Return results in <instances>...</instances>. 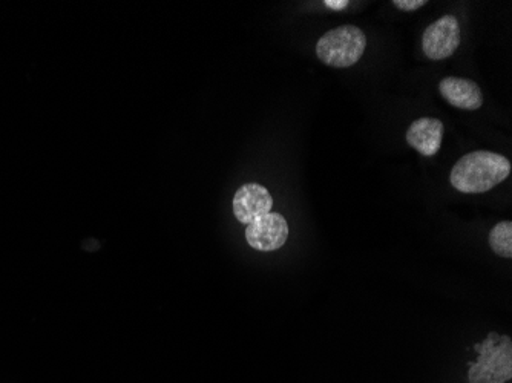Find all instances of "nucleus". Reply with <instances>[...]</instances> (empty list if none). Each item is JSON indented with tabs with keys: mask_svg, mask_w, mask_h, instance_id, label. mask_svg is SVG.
Segmentation results:
<instances>
[{
	"mask_svg": "<svg viewBox=\"0 0 512 383\" xmlns=\"http://www.w3.org/2000/svg\"><path fill=\"white\" fill-rule=\"evenodd\" d=\"M367 37L355 25H342L327 31L316 43V56L332 68H350L364 56Z\"/></svg>",
	"mask_w": 512,
	"mask_h": 383,
	"instance_id": "7ed1b4c3",
	"label": "nucleus"
},
{
	"mask_svg": "<svg viewBox=\"0 0 512 383\" xmlns=\"http://www.w3.org/2000/svg\"><path fill=\"white\" fill-rule=\"evenodd\" d=\"M393 5L402 11H414L427 5V0H393Z\"/></svg>",
	"mask_w": 512,
	"mask_h": 383,
	"instance_id": "9d476101",
	"label": "nucleus"
},
{
	"mask_svg": "<svg viewBox=\"0 0 512 383\" xmlns=\"http://www.w3.org/2000/svg\"><path fill=\"white\" fill-rule=\"evenodd\" d=\"M460 45L459 20L444 16L431 23L422 36V50L431 60H444L453 56Z\"/></svg>",
	"mask_w": 512,
	"mask_h": 383,
	"instance_id": "39448f33",
	"label": "nucleus"
},
{
	"mask_svg": "<svg viewBox=\"0 0 512 383\" xmlns=\"http://www.w3.org/2000/svg\"><path fill=\"white\" fill-rule=\"evenodd\" d=\"M405 138L414 151L424 157H433L442 148L444 125L437 118H417L416 122L411 123Z\"/></svg>",
	"mask_w": 512,
	"mask_h": 383,
	"instance_id": "0eeeda50",
	"label": "nucleus"
},
{
	"mask_svg": "<svg viewBox=\"0 0 512 383\" xmlns=\"http://www.w3.org/2000/svg\"><path fill=\"white\" fill-rule=\"evenodd\" d=\"M477 361L468 371L470 383H506L512 379V341L505 334H488L476 345Z\"/></svg>",
	"mask_w": 512,
	"mask_h": 383,
	"instance_id": "f03ea898",
	"label": "nucleus"
},
{
	"mask_svg": "<svg viewBox=\"0 0 512 383\" xmlns=\"http://www.w3.org/2000/svg\"><path fill=\"white\" fill-rule=\"evenodd\" d=\"M511 174V161L490 151L463 155L451 171L450 181L462 194H485Z\"/></svg>",
	"mask_w": 512,
	"mask_h": 383,
	"instance_id": "f257e3e1",
	"label": "nucleus"
},
{
	"mask_svg": "<svg viewBox=\"0 0 512 383\" xmlns=\"http://www.w3.org/2000/svg\"><path fill=\"white\" fill-rule=\"evenodd\" d=\"M289 224L281 213H266L247 224L246 239L258 252H275L287 243Z\"/></svg>",
	"mask_w": 512,
	"mask_h": 383,
	"instance_id": "20e7f679",
	"label": "nucleus"
},
{
	"mask_svg": "<svg viewBox=\"0 0 512 383\" xmlns=\"http://www.w3.org/2000/svg\"><path fill=\"white\" fill-rule=\"evenodd\" d=\"M491 250L500 258H512V223L502 221L490 233Z\"/></svg>",
	"mask_w": 512,
	"mask_h": 383,
	"instance_id": "1a4fd4ad",
	"label": "nucleus"
},
{
	"mask_svg": "<svg viewBox=\"0 0 512 383\" xmlns=\"http://www.w3.org/2000/svg\"><path fill=\"white\" fill-rule=\"evenodd\" d=\"M439 91L454 108L465 109V111H477L482 108V89L473 80L445 77L439 83Z\"/></svg>",
	"mask_w": 512,
	"mask_h": 383,
	"instance_id": "6e6552de",
	"label": "nucleus"
},
{
	"mask_svg": "<svg viewBox=\"0 0 512 383\" xmlns=\"http://www.w3.org/2000/svg\"><path fill=\"white\" fill-rule=\"evenodd\" d=\"M272 206L273 198L269 190L256 183L244 184L238 189L232 201L235 218L246 226L256 218L270 213Z\"/></svg>",
	"mask_w": 512,
	"mask_h": 383,
	"instance_id": "423d86ee",
	"label": "nucleus"
},
{
	"mask_svg": "<svg viewBox=\"0 0 512 383\" xmlns=\"http://www.w3.org/2000/svg\"><path fill=\"white\" fill-rule=\"evenodd\" d=\"M325 7L332 8V10H344L345 7H347L348 2L347 0H325L324 2Z\"/></svg>",
	"mask_w": 512,
	"mask_h": 383,
	"instance_id": "9b49d317",
	"label": "nucleus"
}]
</instances>
